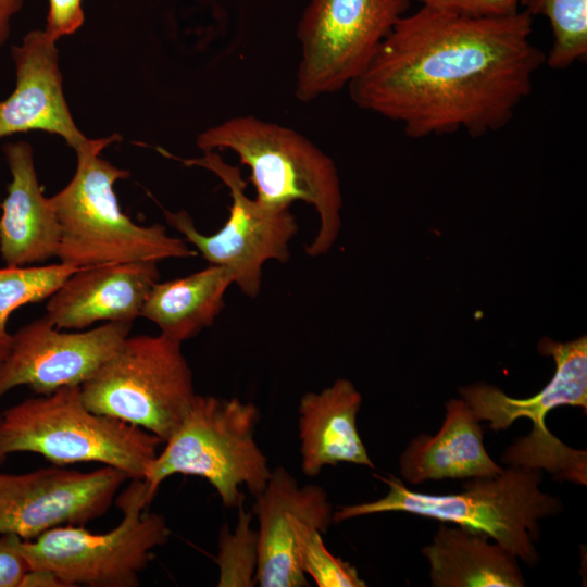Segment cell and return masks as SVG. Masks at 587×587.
<instances>
[{"label": "cell", "instance_id": "6da1fadb", "mask_svg": "<svg viewBox=\"0 0 587 587\" xmlns=\"http://www.w3.org/2000/svg\"><path fill=\"white\" fill-rule=\"evenodd\" d=\"M532 16H470L421 7L399 20L348 90L361 110L408 137L503 128L529 96L546 55Z\"/></svg>", "mask_w": 587, "mask_h": 587}, {"label": "cell", "instance_id": "7a4b0ae2", "mask_svg": "<svg viewBox=\"0 0 587 587\" xmlns=\"http://www.w3.org/2000/svg\"><path fill=\"white\" fill-rule=\"evenodd\" d=\"M374 476L387 484L388 492L375 501L339 507L333 514L335 523L376 513H411L483 532L527 566L540 560L535 546L539 521L563 510L558 497L540 489L544 471L522 465L470 478L463 491L450 495L411 490L394 475Z\"/></svg>", "mask_w": 587, "mask_h": 587}, {"label": "cell", "instance_id": "3957f363", "mask_svg": "<svg viewBox=\"0 0 587 587\" xmlns=\"http://www.w3.org/2000/svg\"><path fill=\"white\" fill-rule=\"evenodd\" d=\"M203 152L229 150L251 171L255 199L271 209H287L295 201L312 205L319 230L307 248L310 257L330 250L341 226L342 197L333 159L297 130L240 115L207 128L196 139Z\"/></svg>", "mask_w": 587, "mask_h": 587}, {"label": "cell", "instance_id": "277c9868", "mask_svg": "<svg viewBox=\"0 0 587 587\" xmlns=\"http://www.w3.org/2000/svg\"><path fill=\"white\" fill-rule=\"evenodd\" d=\"M120 135L88 139L75 150L77 166L71 182L50 204L61 226L57 258L60 263L90 267L135 261L159 262L197 254L184 239L170 236L165 226L133 222L121 211L113 186L129 176L100 157Z\"/></svg>", "mask_w": 587, "mask_h": 587}, {"label": "cell", "instance_id": "5b68a950", "mask_svg": "<svg viewBox=\"0 0 587 587\" xmlns=\"http://www.w3.org/2000/svg\"><path fill=\"white\" fill-rule=\"evenodd\" d=\"M163 441L155 435L89 410L79 386L27 398L0 415L5 454L32 452L55 465L97 462L143 479Z\"/></svg>", "mask_w": 587, "mask_h": 587}, {"label": "cell", "instance_id": "8992f818", "mask_svg": "<svg viewBox=\"0 0 587 587\" xmlns=\"http://www.w3.org/2000/svg\"><path fill=\"white\" fill-rule=\"evenodd\" d=\"M258 422L253 402L196 395L142 479L148 503L175 474L207 479L226 508H237L243 500L242 486L253 496L260 492L272 470L254 439Z\"/></svg>", "mask_w": 587, "mask_h": 587}, {"label": "cell", "instance_id": "52a82bcc", "mask_svg": "<svg viewBox=\"0 0 587 587\" xmlns=\"http://www.w3.org/2000/svg\"><path fill=\"white\" fill-rule=\"evenodd\" d=\"M79 389L89 410L140 427L163 442L197 395L182 344L162 334L128 336Z\"/></svg>", "mask_w": 587, "mask_h": 587}, {"label": "cell", "instance_id": "ba28073f", "mask_svg": "<svg viewBox=\"0 0 587 587\" xmlns=\"http://www.w3.org/2000/svg\"><path fill=\"white\" fill-rule=\"evenodd\" d=\"M538 351L554 360L555 372L550 383L535 396L511 398L486 383L461 387L459 394L476 419L487 421L492 430L507 429L522 417L533 421L529 435L519 438L503 452V463L546 470L555 479L586 485V450H575L563 444L547 428L545 419L552 409L566 404L580 407L586 413L587 338L582 336L559 342L545 337L538 342Z\"/></svg>", "mask_w": 587, "mask_h": 587}, {"label": "cell", "instance_id": "9c48e42d", "mask_svg": "<svg viewBox=\"0 0 587 587\" xmlns=\"http://www.w3.org/2000/svg\"><path fill=\"white\" fill-rule=\"evenodd\" d=\"M123 512L113 529L96 534L78 525L57 526L21 549L29 569H47L67 587H136L152 551L168 541L171 530L163 515L148 513L146 486L133 479L117 498Z\"/></svg>", "mask_w": 587, "mask_h": 587}, {"label": "cell", "instance_id": "30bf717a", "mask_svg": "<svg viewBox=\"0 0 587 587\" xmlns=\"http://www.w3.org/2000/svg\"><path fill=\"white\" fill-rule=\"evenodd\" d=\"M409 8L410 0H310L297 26V99L310 102L348 88Z\"/></svg>", "mask_w": 587, "mask_h": 587}, {"label": "cell", "instance_id": "8fae6325", "mask_svg": "<svg viewBox=\"0 0 587 587\" xmlns=\"http://www.w3.org/2000/svg\"><path fill=\"white\" fill-rule=\"evenodd\" d=\"M158 150L185 165L212 172L227 186L232 198L229 214L216 233L199 232L184 210H164L165 218L210 264L229 268L234 284L242 294L250 298L259 296L264 263L270 260L285 263L289 259V242L298 232L290 208L271 209L249 198L239 167L225 162L217 151L203 152L195 159H178L163 149Z\"/></svg>", "mask_w": 587, "mask_h": 587}, {"label": "cell", "instance_id": "7c38bea8", "mask_svg": "<svg viewBox=\"0 0 587 587\" xmlns=\"http://www.w3.org/2000/svg\"><path fill=\"white\" fill-rule=\"evenodd\" d=\"M128 478L105 465L91 472L55 464L23 474L0 472V535L30 540L57 526H85L108 512Z\"/></svg>", "mask_w": 587, "mask_h": 587}, {"label": "cell", "instance_id": "4fadbf2b", "mask_svg": "<svg viewBox=\"0 0 587 587\" xmlns=\"http://www.w3.org/2000/svg\"><path fill=\"white\" fill-rule=\"evenodd\" d=\"M133 323L107 322L82 332H61L45 315L12 334L8 354L0 360V399L17 386L49 395L79 386L129 336Z\"/></svg>", "mask_w": 587, "mask_h": 587}, {"label": "cell", "instance_id": "5bb4252c", "mask_svg": "<svg viewBox=\"0 0 587 587\" xmlns=\"http://www.w3.org/2000/svg\"><path fill=\"white\" fill-rule=\"evenodd\" d=\"M258 528L255 583L261 587H307L296 544V528L313 523L323 534L333 521V505L325 489L316 484L300 486L282 466L271 471L265 487L254 495Z\"/></svg>", "mask_w": 587, "mask_h": 587}, {"label": "cell", "instance_id": "9a60e30c", "mask_svg": "<svg viewBox=\"0 0 587 587\" xmlns=\"http://www.w3.org/2000/svg\"><path fill=\"white\" fill-rule=\"evenodd\" d=\"M16 83L0 101V140L10 135L42 130L62 137L74 150L88 141L67 105L57 41L43 29L28 32L11 49Z\"/></svg>", "mask_w": 587, "mask_h": 587}, {"label": "cell", "instance_id": "2e32d148", "mask_svg": "<svg viewBox=\"0 0 587 587\" xmlns=\"http://www.w3.org/2000/svg\"><path fill=\"white\" fill-rule=\"evenodd\" d=\"M158 262L135 261L84 267L48 298L46 316L59 329H86L96 322H129L159 282Z\"/></svg>", "mask_w": 587, "mask_h": 587}, {"label": "cell", "instance_id": "e0dca14e", "mask_svg": "<svg viewBox=\"0 0 587 587\" xmlns=\"http://www.w3.org/2000/svg\"><path fill=\"white\" fill-rule=\"evenodd\" d=\"M3 153L11 182L1 204V258L10 267L45 262L58 254L61 226L39 185L33 147L26 141L9 142Z\"/></svg>", "mask_w": 587, "mask_h": 587}, {"label": "cell", "instance_id": "ac0fdd59", "mask_svg": "<svg viewBox=\"0 0 587 587\" xmlns=\"http://www.w3.org/2000/svg\"><path fill=\"white\" fill-rule=\"evenodd\" d=\"M362 396L346 378L319 392H305L299 402L298 429L301 471L309 477L324 466L352 463L374 469L360 438L357 416Z\"/></svg>", "mask_w": 587, "mask_h": 587}, {"label": "cell", "instance_id": "d6986e66", "mask_svg": "<svg viewBox=\"0 0 587 587\" xmlns=\"http://www.w3.org/2000/svg\"><path fill=\"white\" fill-rule=\"evenodd\" d=\"M483 435L480 422L466 402L450 399L439 430L414 437L400 454V475L413 485L497 475L503 467L486 451Z\"/></svg>", "mask_w": 587, "mask_h": 587}, {"label": "cell", "instance_id": "ffe728a7", "mask_svg": "<svg viewBox=\"0 0 587 587\" xmlns=\"http://www.w3.org/2000/svg\"><path fill=\"white\" fill-rule=\"evenodd\" d=\"M490 537L464 526L441 523L422 548L433 587H523L517 558Z\"/></svg>", "mask_w": 587, "mask_h": 587}, {"label": "cell", "instance_id": "44dd1931", "mask_svg": "<svg viewBox=\"0 0 587 587\" xmlns=\"http://www.w3.org/2000/svg\"><path fill=\"white\" fill-rule=\"evenodd\" d=\"M233 284L230 270L214 264L180 278L157 282L140 316L154 323L160 334L182 344L213 324Z\"/></svg>", "mask_w": 587, "mask_h": 587}, {"label": "cell", "instance_id": "7402d4cb", "mask_svg": "<svg viewBox=\"0 0 587 587\" xmlns=\"http://www.w3.org/2000/svg\"><path fill=\"white\" fill-rule=\"evenodd\" d=\"M530 16L544 15L550 22L552 46L545 63L565 70L587 57V0H520Z\"/></svg>", "mask_w": 587, "mask_h": 587}, {"label": "cell", "instance_id": "603a6c76", "mask_svg": "<svg viewBox=\"0 0 587 587\" xmlns=\"http://www.w3.org/2000/svg\"><path fill=\"white\" fill-rule=\"evenodd\" d=\"M78 270L60 262L0 268V360L8 354L12 341V334L7 327L10 315L23 305L48 299Z\"/></svg>", "mask_w": 587, "mask_h": 587}, {"label": "cell", "instance_id": "cb8c5ba5", "mask_svg": "<svg viewBox=\"0 0 587 587\" xmlns=\"http://www.w3.org/2000/svg\"><path fill=\"white\" fill-rule=\"evenodd\" d=\"M238 523L232 533L224 525L220 534L216 563L220 569L218 587H249L255 585L258 567V532L251 528L252 513L238 504Z\"/></svg>", "mask_w": 587, "mask_h": 587}, {"label": "cell", "instance_id": "d4e9b609", "mask_svg": "<svg viewBox=\"0 0 587 587\" xmlns=\"http://www.w3.org/2000/svg\"><path fill=\"white\" fill-rule=\"evenodd\" d=\"M322 530L313 523L302 522L296 528L300 565L319 587H365L357 569L334 555L324 545Z\"/></svg>", "mask_w": 587, "mask_h": 587}, {"label": "cell", "instance_id": "484cf974", "mask_svg": "<svg viewBox=\"0 0 587 587\" xmlns=\"http://www.w3.org/2000/svg\"><path fill=\"white\" fill-rule=\"evenodd\" d=\"M421 7L470 16H503L517 12L520 0H417Z\"/></svg>", "mask_w": 587, "mask_h": 587}, {"label": "cell", "instance_id": "4316f807", "mask_svg": "<svg viewBox=\"0 0 587 587\" xmlns=\"http://www.w3.org/2000/svg\"><path fill=\"white\" fill-rule=\"evenodd\" d=\"M49 11L45 27L46 34L58 41L74 34L85 21L82 0H48Z\"/></svg>", "mask_w": 587, "mask_h": 587}, {"label": "cell", "instance_id": "83f0119b", "mask_svg": "<svg viewBox=\"0 0 587 587\" xmlns=\"http://www.w3.org/2000/svg\"><path fill=\"white\" fill-rule=\"evenodd\" d=\"M22 538L0 535V587H20L29 565L22 552Z\"/></svg>", "mask_w": 587, "mask_h": 587}, {"label": "cell", "instance_id": "f1b7e54d", "mask_svg": "<svg viewBox=\"0 0 587 587\" xmlns=\"http://www.w3.org/2000/svg\"><path fill=\"white\" fill-rule=\"evenodd\" d=\"M20 587H67L52 571L47 569H29Z\"/></svg>", "mask_w": 587, "mask_h": 587}, {"label": "cell", "instance_id": "f546056e", "mask_svg": "<svg viewBox=\"0 0 587 587\" xmlns=\"http://www.w3.org/2000/svg\"><path fill=\"white\" fill-rule=\"evenodd\" d=\"M23 3L24 0H0V47L9 39L11 21Z\"/></svg>", "mask_w": 587, "mask_h": 587}, {"label": "cell", "instance_id": "4dcf8cb0", "mask_svg": "<svg viewBox=\"0 0 587 587\" xmlns=\"http://www.w3.org/2000/svg\"><path fill=\"white\" fill-rule=\"evenodd\" d=\"M8 454H5L0 447V465L5 461Z\"/></svg>", "mask_w": 587, "mask_h": 587}]
</instances>
